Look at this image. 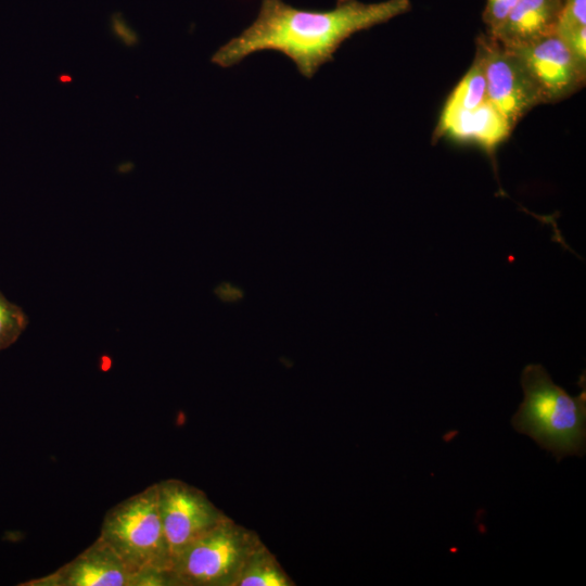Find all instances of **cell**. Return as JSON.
Returning a JSON list of instances; mask_svg holds the SVG:
<instances>
[{"mask_svg": "<svg viewBox=\"0 0 586 586\" xmlns=\"http://www.w3.org/2000/svg\"><path fill=\"white\" fill-rule=\"evenodd\" d=\"M480 56L486 78L487 100L513 127L542 98L519 59L494 38L479 39Z\"/></svg>", "mask_w": 586, "mask_h": 586, "instance_id": "8992f818", "label": "cell"}, {"mask_svg": "<svg viewBox=\"0 0 586 586\" xmlns=\"http://www.w3.org/2000/svg\"><path fill=\"white\" fill-rule=\"evenodd\" d=\"M524 398L511 423L537 445L562 460L584 456L586 441V391L575 397L557 385L539 364L524 367L521 373Z\"/></svg>", "mask_w": 586, "mask_h": 586, "instance_id": "7a4b0ae2", "label": "cell"}, {"mask_svg": "<svg viewBox=\"0 0 586 586\" xmlns=\"http://www.w3.org/2000/svg\"><path fill=\"white\" fill-rule=\"evenodd\" d=\"M583 27H586V0H563L555 34L564 39Z\"/></svg>", "mask_w": 586, "mask_h": 586, "instance_id": "5bb4252c", "label": "cell"}, {"mask_svg": "<svg viewBox=\"0 0 586 586\" xmlns=\"http://www.w3.org/2000/svg\"><path fill=\"white\" fill-rule=\"evenodd\" d=\"M410 9V0H337L333 9L324 11L297 9L283 0H262L254 22L221 46L212 62L226 68L253 53L272 50L288 56L301 75L313 78L349 37Z\"/></svg>", "mask_w": 586, "mask_h": 586, "instance_id": "6da1fadb", "label": "cell"}, {"mask_svg": "<svg viewBox=\"0 0 586 586\" xmlns=\"http://www.w3.org/2000/svg\"><path fill=\"white\" fill-rule=\"evenodd\" d=\"M563 0H519L499 28L489 37L514 49L555 34Z\"/></svg>", "mask_w": 586, "mask_h": 586, "instance_id": "30bf717a", "label": "cell"}, {"mask_svg": "<svg viewBox=\"0 0 586 586\" xmlns=\"http://www.w3.org/2000/svg\"><path fill=\"white\" fill-rule=\"evenodd\" d=\"M157 493L170 564L192 542L228 517L206 493L181 480L160 481Z\"/></svg>", "mask_w": 586, "mask_h": 586, "instance_id": "5b68a950", "label": "cell"}, {"mask_svg": "<svg viewBox=\"0 0 586 586\" xmlns=\"http://www.w3.org/2000/svg\"><path fill=\"white\" fill-rule=\"evenodd\" d=\"M519 0H487L483 13L488 35H493L502 24L509 12Z\"/></svg>", "mask_w": 586, "mask_h": 586, "instance_id": "9a60e30c", "label": "cell"}, {"mask_svg": "<svg viewBox=\"0 0 586 586\" xmlns=\"http://www.w3.org/2000/svg\"><path fill=\"white\" fill-rule=\"evenodd\" d=\"M509 50L527 72L543 103L562 100L585 82L586 65L556 34Z\"/></svg>", "mask_w": 586, "mask_h": 586, "instance_id": "52a82bcc", "label": "cell"}, {"mask_svg": "<svg viewBox=\"0 0 586 586\" xmlns=\"http://www.w3.org/2000/svg\"><path fill=\"white\" fill-rule=\"evenodd\" d=\"M487 101L486 78L480 56L450 93L443 109L446 112L471 110Z\"/></svg>", "mask_w": 586, "mask_h": 586, "instance_id": "7c38bea8", "label": "cell"}, {"mask_svg": "<svg viewBox=\"0 0 586 586\" xmlns=\"http://www.w3.org/2000/svg\"><path fill=\"white\" fill-rule=\"evenodd\" d=\"M507 118L487 100L471 110L443 111L435 135L474 142L493 153L512 130Z\"/></svg>", "mask_w": 586, "mask_h": 586, "instance_id": "9c48e42d", "label": "cell"}, {"mask_svg": "<svg viewBox=\"0 0 586 586\" xmlns=\"http://www.w3.org/2000/svg\"><path fill=\"white\" fill-rule=\"evenodd\" d=\"M29 323L24 309L0 291V352L12 346Z\"/></svg>", "mask_w": 586, "mask_h": 586, "instance_id": "4fadbf2b", "label": "cell"}, {"mask_svg": "<svg viewBox=\"0 0 586 586\" xmlns=\"http://www.w3.org/2000/svg\"><path fill=\"white\" fill-rule=\"evenodd\" d=\"M101 537L132 570L168 586L170 557L158 508L157 483L112 507Z\"/></svg>", "mask_w": 586, "mask_h": 586, "instance_id": "3957f363", "label": "cell"}, {"mask_svg": "<svg viewBox=\"0 0 586 586\" xmlns=\"http://www.w3.org/2000/svg\"><path fill=\"white\" fill-rule=\"evenodd\" d=\"M264 543L227 517L186 547L171 562L168 586H234L252 553Z\"/></svg>", "mask_w": 586, "mask_h": 586, "instance_id": "277c9868", "label": "cell"}, {"mask_svg": "<svg viewBox=\"0 0 586 586\" xmlns=\"http://www.w3.org/2000/svg\"><path fill=\"white\" fill-rule=\"evenodd\" d=\"M20 586H162L161 582L132 570L101 538L74 559L41 577Z\"/></svg>", "mask_w": 586, "mask_h": 586, "instance_id": "ba28073f", "label": "cell"}, {"mask_svg": "<svg viewBox=\"0 0 586 586\" xmlns=\"http://www.w3.org/2000/svg\"><path fill=\"white\" fill-rule=\"evenodd\" d=\"M277 557L263 544L243 565L234 586H294Z\"/></svg>", "mask_w": 586, "mask_h": 586, "instance_id": "8fae6325", "label": "cell"}]
</instances>
